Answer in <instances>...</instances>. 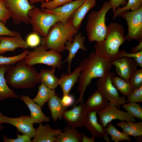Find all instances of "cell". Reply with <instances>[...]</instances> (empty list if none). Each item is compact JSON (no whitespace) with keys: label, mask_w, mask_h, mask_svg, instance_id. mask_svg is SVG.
<instances>
[{"label":"cell","mask_w":142,"mask_h":142,"mask_svg":"<svg viewBox=\"0 0 142 142\" xmlns=\"http://www.w3.org/2000/svg\"><path fill=\"white\" fill-rule=\"evenodd\" d=\"M48 105L53 121L55 122L58 119H61L63 111L66 109L62 104L61 99L55 94L48 101Z\"/></svg>","instance_id":"484cf974"},{"label":"cell","mask_w":142,"mask_h":142,"mask_svg":"<svg viewBox=\"0 0 142 142\" xmlns=\"http://www.w3.org/2000/svg\"><path fill=\"white\" fill-rule=\"evenodd\" d=\"M3 0L11 14V17L14 24L20 25L22 23H29L28 13L34 6L31 5L28 0Z\"/></svg>","instance_id":"30bf717a"},{"label":"cell","mask_w":142,"mask_h":142,"mask_svg":"<svg viewBox=\"0 0 142 142\" xmlns=\"http://www.w3.org/2000/svg\"><path fill=\"white\" fill-rule=\"evenodd\" d=\"M80 65L82 69L78 87L79 95L73 106L84 103V93L92 80L105 76L110 72L113 66L110 62L98 55L94 52H91L89 57L82 61Z\"/></svg>","instance_id":"6da1fadb"},{"label":"cell","mask_w":142,"mask_h":142,"mask_svg":"<svg viewBox=\"0 0 142 142\" xmlns=\"http://www.w3.org/2000/svg\"><path fill=\"white\" fill-rule=\"evenodd\" d=\"M112 8L109 1L105 2L98 11H93L89 14L85 28L89 42H101L106 38L108 31L106 16Z\"/></svg>","instance_id":"5b68a950"},{"label":"cell","mask_w":142,"mask_h":142,"mask_svg":"<svg viewBox=\"0 0 142 142\" xmlns=\"http://www.w3.org/2000/svg\"><path fill=\"white\" fill-rule=\"evenodd\" d=\"M142 51V41L139 42L136 46L132 48L130 50V53H136Z\"/></svg>","instance_id":"f6af8a7d"},{"label":"cell","mask_w":142,"mask_h":142,"mask_svg":"<svg viewBox=\"0 0 142 142\" xmlns=\"http://www.w3.org/2000/svg\"><path fill=\"white\" fill-rule=\"evenodd\" d=\"M5 77L7 84L16 88H32L40 83L39 73L34 67L27 64L23 59L10 65Z\"/></svg>","instance_id":"3957f363"},{"label":"cell","mask_w":142,"mask_h":142,"mask_svg":"<svg viewBox=\"0 0 142 142\" xmlns=\"http://www.w3.org/2000/svg\"><path fill=\"white\" fill-rule=\"evenodd\" d=\"M115 75L113 72H109L105 75L98 78L96 83L97 89L109 102L120 109V106L126 103V98L120 95L118 91L113 84L111 78Z\"/></svg>","instance_id":"ba28073f"},{"label":"cell","mask_w":142,"mask_h":142,"mask_svg":"<svg viewBox=\"0 0 142 142\" xmlns=\"http://www.w3.org/2000/svg\"><path fill=\"white\" fill-rule=\"evenodd\" d=\"M47 50L41 45L36 47L33 51H28L24 61L30 66L42 64L51 66L52 68H61L62 57L60 53L52 49Z\"/></svg>","instance_id":"52a82bcc"},{"label":"cell","mask_w":142,"mask_h":142,"mask_svg":"<svg viewBox=\"0 0 142 142\" xmlns=\"http://www.w3.org/2000/svg\"><path fill=\"white\" fill-rule=\"evenodd\" d=\"M111 4L113 11V18L114 19L115 13L116 9L120 5L123 6H125L127 4L126 0H109Z\"/></svg>","instance_id":"ee69618b"},{"label":"cell","mask_w":142,"mask_h":142,"mask_svg":"<svg viewBox=\"0 0 142 142\" xmlns=\"http://www.w3.org/2000/svg\"><path fill=\"white\" fill-rule=\"evenodd\" d=\"M109 103L108 100L97 89L88 98L84 104L88 111L98 113L106 108Z\"/></svg>","instance_id":"44dd1931"},{"label":"cell","mask_w":142,"mask_h":142,"mask_svg":"<svg viewBox=\"0 0 142 142\" xmlns=\"http://www.w3.org/2000/svg\"><path fill=\"white\" fill-rule=\"evenodd\" d=\"M97 112L89 111L87 113L84 126L91 133L92 136L101 139L104 137L107 142L110 140L104 131V127L98 121Z\"/></svg>","instance_id":"2e32d148"},{"label":"cell","mask_w":142,"mask_h":142,"mask_svg":"<svg viewBox=\"0 0 142 142\" xmlns=\"http://www.w3.org/2000/svg\"><path fill=\"white\" fill-rule=\"evenodd\" d=\"M78 30L72 25L70 20L65 22H56L50 28L47 33L41 39V45L47 50L52 49L58 52L64 50L66 42H72Z\"/></svg>","instance_id":"277c9868"},{"label":"cell","mask_w":142,"mask_h":142,"mask_svg":"<svg viewBox=\"0 0 142 142\" xmlns=\"http://www.w3.org/2000/svg\"><path fill=\"white\" fill-rule=\"evenodd\" d=\"M4 129V127L0 123V131L3 130Z\"/></svg>","instance_id":"c3c4849f"},{"label":"cell","mask_w":142,"mask_h":142,"mask_svg":"<svg viewBox=\"0 0 142 142\" xmlns=\"http://www.w3.org/2000/svg\"><path fill=\"white\" fill-rule=\"evenodd\" d=\"M29 3L31 5H33L35 3L40 2L42 3L50 1L52 0H28Z\"/></svg>","instance_id":"7dc6e473"},{"label":"cell","mask_w":142,"mask_h":142,"mask_svg":"<svg viewBox=\"0 0 142 142\" xmlns=\"http://www.w3.org/2000/svg\"><path fill=\"white\" fill-rule=\"evenodd\" d=\"M118 17L126 21L128 33L125 36L126 40L130 41L136 40L142 41V7L134 11H126L120 13Z\"/></svg>","instance_id":"9c48e42d"},{"label":"cell","mask_w":142,"mask_h":142,"mask_svg":"<svg viewBox=\"0 0 142 142\" xmlns=\"http://www.w3.org/2000/svg\"><path fill=\"white\" fill-rule=\"evenodd\" d=\"M134 118L142 120V107L138 103H125L120 106Z\"/></svg>","instance_id":"1f68e13d"},{"label":"cell","mask_w":142,"mask_h":142,"mask_svg":"<svg viewBox=\"0 0 142 142\" xmlns=\"http://www.w3.org/2000/svg\"><path fill=\"white\" fill-rule=\"evenodd\" d=\"M121 58L128 57L133 58L139 66L142 68V51L136 53H128L124 50L120 51Z\"/></svg>","instance_id":"74e56055"},{"label":"cell","mask_w":142,"mask_h":142,"mask_svg":"<svg viewBox=\"0 0 142 142\" xmlns=\"http://www.w3.org/2000/svg\"><path fill=\"white\" fill-rule=\"evenodd\" d=\"M3 139L4 142H31V138L28 136L23 134L20 135L17 134V138L15 139L9 138L6 136L2 134Z\"/></svg>","instance_id":"60d3db41"},{"label":"cell","mask_w":142,"mask_h":142,"mask_svg":"<svg viewBox=\"0 0 142 142\" xmlns=\"http://www.w3.org/2000/svg\"><path fill=\"white\" fill-rule=\"evenodd\" d=\"M26 41L28 47L35 48L41 43V39L39 35L33 32L27 36Z\"/></svg>","instance_id":"f35d334b"},{"label":"cell","mask_w":142,"mask_h":142,"mask_svg":"<svg viewBox=\"0 0 142 142\" xmlns=\"http://www.w3.org/2000/svg\"><path fill=\"white\" fill-rule=\"evenodd\" d=\"M85 40L84 36H82L81 33H78L74 35L72 42L68 41L65 43L64 49L68 51V54L67 58L62 63L68 62L67 72L69 74L71 73V66L72 60L78 51L80 49L84 51L87 50V48L84 44Z\"/></svg>","instance_id":"9a60e30c"},{"label":"cell","mask_w":142,"mask_h":142,"mask_svg":"<svg viewBox=\"0 0 142 142\" xmlns=\"http://www.w3.org/2000/svg\"><path fill=\"white\" fill-rule=\"evenodd\" d=\"M142 7V0H128L126 4L122 7L118 8L116 9L114 19L121 13L131 9L134 11Z\"/></svg>","instance_id":"d6a6232c"},{"label":"cell","mask_w":142,"mask_h":142,"mask_svg":"<svg viewBox=\"0 0 142 142\" xmlns=\"http://www.w3.org/2000/svg\"><path fill=\"white\" fill-rule=\"evenodd\" d=\"M28 47L26 41L21 35L16 37L0 36V54L9 51L14 52L18 48L26 49Z\"/></svg>","instance_id":"ac0fdd59"},{"label":"cell","mask_w":142,"mask_h":142,"mask_svg":"<svg viewBox=\"0 0 142 142\" xmlns=\"http://www.w3.org/2000/svg\"><path fill=\"white\" fill-rule=\"evenodd\" d=\"M7 123L15 126L18 132L27 135L31 138L35 135L36 129L33 127L34 122L30 115H21L18 118H12L3 114L0 111V123Z\"/></svg>","instance_id":"8fae6325"},{"label":"cell","mask_w":142,"mask_h":142,"mask_svg":"<svg viewBox=\"0 0 142 142\" xmlns=\"http://www.w3.org/2000/svg\"><path fill=\"white\" fill-rule=\"evenodd\" d=\"M86 0H75L68 2L63 5L51 9H47L49 11L62 16L64 22L68 20L77 9Z\"/></svg>","instance_id":"603a6c76"},{"label":"cell","mask_w":142,"mask_h":142,"mask_svg":"<svg viewBox=\"0 0 142 142\" xmlns=\"http://www.w3.org/2000/svg\"><path fill=\"white\" fill-rule=\"evenodd\" d=\"M9 65H0V100H3L10 98L18 99L19 95L14 91L10 89L7 85L5 74L8 71Z\"/></svg>","instance_id":"cb8c5ba5"},{"label":"cell","mask_w":142,"mask_h":142,"mask_svg":"<svg viewBox=\"0 0 142 142\" xmlns=\"http://www.w3.org/2000/svg\"><path fill=\"white\" fill-rule=\"evenodd\" d=\"M88 111L84 103L69 110H64L62 117L70 127L76 128L84 126V124Z\"/></svg>","instance_id":"4fadbf2b"},{"label":"cell","mask_w":142,"mask_h":142,"mask_svg":"<svg viewBox=\"0 0 142 142\" xmlns=\"http://www.w3.org/2000/svg\"><path fill=\"white\" fill-rule=\"evenodd\" d=\"M105 132L110 136L111 140L115 142L124 140L130 141L131 139L129 136L124 133L119 131L111 123H109L104 128Z\"/></svg>","instance_id":"4dcf8cb0"},{"label":"cell","mask_w":142,"mask_h":142,"mask_svg":"<svg viewBox=\"0 0 142 142\" xmlns=\"http://www.w3.org/2000/svg\"><path fill=\"white\" fill-rule=\"evenodd\" d=\"M116 125L122 129L121 132L129 136L135 137L139 142L142 141V121L135 122L122 121L118 123Z\"/></svg>","instance_id":"d4e9b609"},{"label":"cell","mask_w":142,"mask_h":142,"mask_svg":"<svg viewBox=\"0 0 142 142\" xmlns=\"http://www.w3.org/2000/svg\"><path fill=\"white\" fill-rule=\"evenodd\" d=\"M28 14L33 32L43 37L46 35L55 23L60 21L64 22L62 16L34 6L29 11Z\"/></svg>","instance_id":"8992f818"},{"label":"cell","mask_w":142,"mask_h":142,"mask_svg":"<svg viewBox=\"0 0 142 142\" xmlns=\"http://www.w3.org/2000/svg\"><path fill=\"white\" fill-rule=\"evenodd\" d=\"M95 138L92 136L91 138H89L86 136L84 134H83L81 141L82 142H94Z\"/></svg>","instance_id":"bcb514c9"},{"label":"cell","mask_w":142,"mask_h":142,"mask_svg":"<svg viewBox=\"0 0 142 142\" xmlns=\"http://www.w3.org/2000/svg\"><path fill=\"white\" fill-rule=\"evenodd\" d=\"M112 83L123 96L126 97L134 90L129 82L118 76L115 75L111 78Z\"/></svg>","instance_id":"f546056e"},{"label":"cell","mask_w":142,"mask_h":142,"mask_svg":"<svg viewBox=\"0 0 142 142\" xmlns=\"http://www.w3.org/2000/svg\"><path fill=\"white\" fill-rule=\"evenodd\" d=\"M96 3V0H86L73 14L69 19L73 27L77 30H79L86 15Z\"/></svg>","instance_id":"7402d4cb"},{"label":"cell","mask_w":142,"mask_h":142,"mask_svg":"<svg viewBox=\"0 0 142 142\" xmlns=\"http://www.w3.org/2000/svg\"><path fill=\"white\" fill-rule=\"evenodd\" d=\"M81 69L80 65L68 75L63 73L59 79L58 85L60 87L63 95L69 94L73 87L78 82Z\"/></svg>","instance_id":"ffe728a7"},{"label":"cell","mask_w":142,"mask_h":142,"mask_svg":"<svg viewBox=\"0 0 142 142\" xmlns=\"http://www.w3.org/2000/svg\"><path fill=\"white\" fill-rule=\"evenodd\" d=\"M61 99L62 104L65 109L72 105L74 102V97L69 94L63 95Z\"/></svg>","instance_id":"7bdbcfd3"},{"label":"cell","mask_w":142,"mask_h":142,"mask_svg":"<svg viewBox=\"0 0 142 142\" xmlns=\"http://www.w3.org/2000/svg\"><path fill=\"white\" fill-rule=\"evenodd\" d=\"M124 33V28L120 24L110 23L105 39L95 44V53L110 63L121 58L119 48L126 40Z\"/></svg>","instance_id":"7a4b0ae2"},{"label":"cell","mask_w":142,"mask_h":142,"mask_svg":"<svg viewBox=\"0 0 142 142\" xmlns=\"http://www.w3.org/2000/svg\"><path fill=\"white\" fill-rule=\"evenodd\" d=\"M63 131V130L52 128L49 124L44 125L42 123H39L38 126L36 129L32 142H57V136Z\"/></svg>","instance_id":"e0dca14e"},{"label":"cell","mask_w":142,"mask_h":142,"mask_svg":"<svg viewBox=\"0 0 142 142\" xmlns=\"http://www.w3.org/2000/svg\"><path fill=\"white\" fill-rule=\"evenodd\" d=\"M20 99L23 101L27 106L30 112V116L34 123L39 124L42 122H49L50 121L49 117L45 115L43 112L41 107L35 103L29 97L22 95Z\"/></svg>","instance_id":"d6986e66"},{"label":"cell","mask_w":142,"mask_h":142,"mask_svg":"<svg viewBox=\"0 0 142 142\" xmlns=\"http://www.w3.org/2000/svg\"><path fill=\"white\" fill-rule=\"evenodd\" d=\"M28 51L26 50L18 55L13 56L6 57L0 55V65H13L19 60L23 59L27 55Z\"/></svg>","instance_id":"836d02e7"},{"label":"cell","mask_w":142,"mask_h":142,"mask_svg":"<svg viewBox=\"0 0 142 142\" xmlns=\"http://www.w3.org/2000/svg\"><path fill=\"white\" fill-rule=\"evenodd\" d=\"M55 69H43L39 73L40 82L51 89H55L58 85L59 78L54 74Z\"/></svg>","instance_id":"83f0119b"},{"label":"cell","mask_w":142,"mask_h":142,"mask_svg":"<svg viewBox=\"0 0 142 142\" xmlns=\"http://www.w3.org/2000/svg\"><path fill=\"white\" fill-rule=\"evenodd\" d=\"M55 94V89H51L41 83L39 86L36 96L33 100L42 108L50 97Z\"/></svg>","instance_id":"f1b7e54d"},{"label":"cell","mask_w":142,"mask_h":142,"mask_svg":"<svg viewBox=\"0 0 142 142\" xmlns=\"http://www.w3.org/2000/svg\"><path fill=\"white\" fill-rule=\"evenodd\" d=\"M126 99V103L135 102L138 103L142 102V86L134 89Z\"/></svg>","instance_id":"8d00e7d4"},{"label":"cell","mask_w":142,"mask_h":142,"mask_svg":"<svg viewBox=\"0 0 142 142\" xmlns=\"http://www.w3.org/2000/svg\"><path fill=\"white\" fill-rule=\"evenodd\" d=\"M20 35V34L19 32L9 29L5 24L0 21V36L16 37Z\"/></svg>","instance_id":"b9f144b4"},{"label":"cell","mask_w":142,"mask_h":142,"mask_svg":"<svg viewBox=\"0 0 142 142\" xmlns=\"http://www.w3.org/2000/svg\"><path fill=\"white\" fill-rule=\"evenodd\" d=\"M83 133L76 128L67 125L57 136V142H81Z\"/></svg>","instance_id":"4316f807"},{"label":"cell","mask_w":142,"mask_h":142,"mask_svg":"<svg viewBox=\"0 0 142 142\" xmlns=\"http://www.w3.org/2000/svg\"><path fill=\"white\" fill-rule=\"evenodd\" d=\"M129 82L133 89L142 86V68L137 69L133 73Z\"/></svg>","instance_id":"e575fe53"},{"label":"cell","mask_w":142,"mask_h":142,"mask_svg":"<svg viewBox=\"0 0 142 142\" xmlns=\"http://www.w3.org/2000/svg\"><path fill=\"white\" fill-rule=\"evenodd\" d=\"M99 122L105 127L112 120L118 119L121 121L135 122V118L126 111L121 110L114 104L109 102L108 105L102 110L97 113Z\"/></svg>","instance_id":"7c38bea8"},{"label":"cell","mask_w":142,"mask_h":142,"mask_svg":"<svg viewBox=\"0 0 142 142\" xmlns=\"http://www.w3.org/2000/svg\"><path fill=\"white\" fill-rule=\"evenodd\" d=\"M115 67V70L120 77L129 82L132 75L139 66L132 58L124 57L111 63Z\"/></svg>","instance_id":"5bb4252c"},{"label":"cell","mask_w":142,"mask_h":142,"mask_svg":"<svg viewBox=\"0 0 142 142\" xmlns=\"http://www.w3.org/2000/svg\"><path fill=\"white\" fill-rule=\"evenodd\" d=\"M73 0H52L50 1L41 3L40 6L41 8L51 10L58 7Z\"/></svg>","instance_id":"d590c367"},{"label":"cell","mask_w":142,"mask_h":142,"mask_svg":"<svg viewBox=\"0 0 142 142\" xmlns=\"http://www.w3.org/2000/svg\"><path fill=\"white\" fill-rule=\"evenodd\" d=\"M11 17V14L6 8L3 0H0V21L5 24Z\"/></svg>","instance_id":"ab89813d"}]
</instances>
